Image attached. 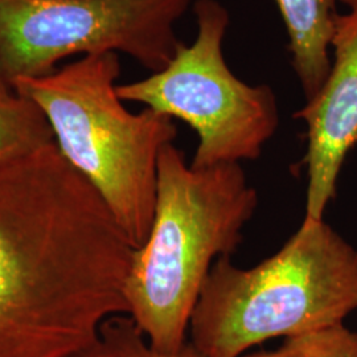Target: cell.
Returning <instances> with one entry per match:
<instances>
[{"mask_svg":"<svg viewBox=\"0 0 357 357\" xmlns=\"http://www.w3.org/2000/svg\"><path fill=\"white\" fill-rule=\"evenodd\" d=\"M337 17L332 38L331 70L319 93L294 118L306 123L307 169L305 220H323L336 195L345 158L357 144V0Z\"/></svg>","mask_w":357,"mask_h":357,"instance_id":"7","label":"cell"},{"mask_svg":"<svg viewBox=\"0 0 357 357\" xmlns=\"http://www.w3.org/2000/svg\"><path fill=\"white\" fill-rule=\"evenodd\" d=\"M257 206L241 165L193 168L174 143L162 149L151 228L125 284L128 315L155 349L176 354L187 344L211 268L241 245Z\"/></svg>","mask_w":357,"mask_h":357,"instance_id":"2","label":"cell"},{"mask_svg":"<svg viewBox=\"0 0 357 357\" xmlns=\"http://www.w3.org/2000/svg\"><path fill=\"white\" fill-rule=\"evenodd\" d=\"M357 310V250L324 220H303L255 268L220 257L190 320L202 357H240L274 337L318 331Z\"/></svg>","mask_w":357,"mask_h":357,"instance_id":"3","label":"cell"},{"mask_svg":"<svg viewBox=\"0 0 357 357\" xmlns=\"http://www.w3.org/2000/svg\"><path fill=\"white\" fill-rule=\"evenodd\" d=\"M134 250L56 143L0 166V357H69L128 315Z\"/></svg>","mask_w":357,"mask_h":357,"instance_id":"1","label":"cell"},{"mask_svg":"<svg viewBox=\"0 0 357 357\" xmlns=\"http://www.w3.org/2000/svg\"><path fill=\"white\" fill-rule=\"evenodd\" d=\"M193 13V44L180 43L162 70L116 85V93L123 102L188 123L199 137L193 168L255 160L280 126L277 96L268 85H249L230 70L222 53L229 13L220 1L196 0Z\"/></svg>","mask_w":357,"mask_h":357,"instance_id":"5","label":"cell"},{"mask_svg":"<svg viewBox=\"0 0 357 357\" xmlns=\"http://www.w3.org/2000/svg\"><path fill=\"white\" fill-rule=\"evenodd\" d=\"M289 36L291 65L307 101L323 88L331 70L337 0H275Z\"/></svg>","mask_w":357,"mask_h":357,"instance_id":"8","label":"cell"},{"mask_svg":"<svg viewBox=\"0 0 357 357\" xmlns=\"http://www.w3.org/2000/svg\"><path fill=\"white\" fill-rule=\"evenodd\" d=\"M69 357H202L187 342L176 354H165L149 343L128 315H115L101 326L97 337Z\"/></svg>","mask_w":357,"mask_h":357,"instance_id":"10","label":"cell"},{"mask_svg":"<svg viewBox=\"0 0 357 357\" xmlns=\"http://www.w3.org/2000/svg\"><path fill=\"white\" fill-rule=\"evenodd\" d=\"M192 0H0V89L75 54L122 52L153 73L178 50Z\"/></svg>","mask_w":357,"mask_h":357,"instance_id":"6","label":"cell"},{"mask_svg":"<svg viewBox=\"0 0 357 357\" xmlns=\"http://www.w3.org/2000/svg\"><path fill=\"white\" fill-rule=\"evenodd\" d=\"M53 143V130L38 103L15 89H0V166Z\"/></svg>","mask_w":357,"mask_h":357,"instance_id":"9","label":"cell"},{"mask_svg":"<svg viewBox=\"0 0 357 357\" xmlns=\"http://www.w3.org/2000/svg\"><path fill=\"white\" fill-rule=\"evenodd\" d=\"M118 53L82 56L50 75L19 78L13 89L38 103L59 151L98 192L138 249L153 222L158 159L174 143L172 118L151 109L131 113L116 93Z\"/></svg>","mask_w":357,"mask_h":357,"instance_id":"4","label":"cell"},{"mask_svg":"<svg viewBox=\"0 0 357 357\" xmlns=\"http://www.w3.org/2000/svg\"><path fill=\"white\" fill-rule=\"evenodd\" d=\"M240 357H357V331L344 323L287 337L278 348Z\"/></svg>","mask_w":357,"mask_h":357,"instance_id":"11","label":"cell"}]
</instances>
